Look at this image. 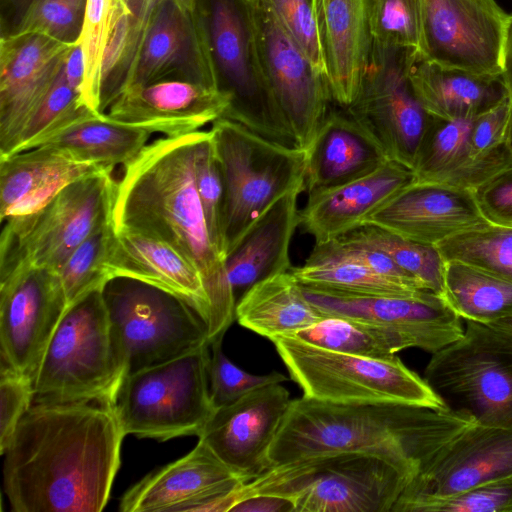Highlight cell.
<instances>
[{"instance_id": "cell-14", "label": "cell", "mask_w": 512, "mask_h": 512, "mask_svg": "<svg viewBox=\"0 0 512 512\" xmlns=\"http://www.w3.org/2000/svg\"><path fill=\"white\" fill-rule=\"evenodd\" d=\"M509 14L496 0H421V56L440 67L499 76Z\"/></svg>"}, {"instance_id": "cell-40", "label": "cell", "mask_w": 512, "mask_h": 512, "mask_svg": "<svg viewBox=\"0 0 512 512\" xmlns=\"http://www.w3.org/2000/svg\"><path fill=\"white\" fill-rule=\"evenodd\" d=\"M114 232L111 218L84 240L56 271L68 306L89 292L102 289L109 280L104 263Z\"/></svg>"}, {"instance_id": "cell-45", "label": "cell", "mask_w": 512, "mask_h": 512, "mask_svg": "<svg viewBox=\"0 0 512 512\" xmlns=\"http://www.w3.org/2000/svg\"><path fill=\"white\" fill-rule=\"evenodd\" d=\"M263 1L327 83L325 50L314 0Z\"/></svg>"}, {"instance_id": "cell-34", "label": "cell", "mask_w": 512, "mask_h": 512, "mask_svg": "<svg viewBox=\"0 0 512 512\" xmlns=\"http://www.w3.org/2000/svg\"><path fill=\"white\" fill-rule=\"evenodd\" d=\"M442 297L464 321L512 319V281L459 261H445Z\"/></svg>"}, {"instance_id": "cell-55", "label": "cell", "mask_w": 512, "mask_h": 512, "mask_svg": "<svg viewBox=\"0 0 512 512\" xmlns=\"http://www.w3.org/2000/svg\"><path fill=\"white\" fill-rule=\"evenodd\" d=\"M498 324L504 325V326L512 329V319L498 322Z\"/></svg>"}, {"instance_id": "cell-35", "label": "cell", "mask_w": 512, "mask_h": 512, "mask_svg": "<svg viewBox=\"0 0 512 512\" xmlns=\"http://www.w3.org/2000/svg\"><path fill=\"white\" fill-rule=\"evenodd\" d=\"M289 336L319 348L374 358H391L414 348L406 336L391 328L344 316H324Z\"/></svg>"}, {"instance_id": "cell-49", "label": "cell", "mask_w": 512, "mask_h": 512, "mask_svg": "<svg viewBox=\"0 0 512 512\" xmlns=\"http://www.w3.org/2000/svg\"><path fill=\"white\" fill-rule=\"evenodd\" d=\"M510 116L507 96L495 107L475 118L471 142L477 155L487 154L508 143Z\"/></svg>"}, {"instance_id": "cell-20", "label": "cell", "mask_w": 512, "mask_h": 512, "mask_svg": "<svg viewBox=\"0 0 512 512\" xmlns=\"http://www.w3.org/2000/svg\"><path fill=\"white\" fill-rule=\"evenodd\" d=\"M74 43L33 34L2 36L0 157L11 153L24 125L48 93Z\"/></svg>"}, {"instance_id": "cell-7", "label": "cell", "mask_w": 512, "mask_h": 512, "mask_svg": "<svg viewBox=\"0 0 512 512\" xmlns=\"http://www.w3.org/2000/svg\"><path fill=\"white\" fill-rule=\"evenodd\" d=\"M290 379L303 396L342 404L399 403L446 408L426 380L400 358H374L331 351L293 336L272 340Z\"/></svg>"}, {"instance_id": "cell-46", "label": "cell", "mask_w": 512, "mask_h": 512, "mask_svg": "<svg viewBox=\"0 0 512 512\" xmlns=\"http://www.w3.org/2000/svg\"><path fill=\"white\" fill-rule=\"evenodd\" d=\"M410 512H512V477L421 501Z\"/></svg>"}, {"instance_id": "cell-19", "label": "cell", "mask_w": 512, "mask_h": 512, "mask_svg": "<svg viewBox=\"0 0 512 512\" xmlns=\"http://www.w3.org/2000/svg\"><path fill=\"white\" fill-rule=\"evenodd\" d=\"M243 482L198 439L188 454L147 474L127 490L119 509L123 512H227L228 495Z\"/></svg>"}, {"instance_id": "cell-24", "label": "cell", "mask_w": 512, "mask_h": 512, "mask_svg": "<svg viewBox=\"0 0 512 512\" xmlns=\"http://www.w3.org/2000/svg\"><path fill=\"white\" fill-rule=\"evenodd\" d=\"M415 180L413 169L389 159L361 178L307 197L299 226L315 244L337 239Z\"/></svg>"}, {"instance_id": "cell-48", "label": "cell", "mask_w": 512, "mask_h": 512, "mask_svg": "<svg viewBox=\"0 0 512 512\" xmlns=\"http://www.w3.org/2000/svg\"><path fill=\"white\" fill-rule=\"evenodd\" d=\"M473 194L488 222L512 227V165L482 183Z\"/></svg>"}, {"instance_id": "cell-22", "label": "cell", "mask_w": 512, "mask_h": 512, "mask_svg": "<svg viewBox=\"0 0 512 512\" xmlns=\"http://www.w3.org/2000/svg\"><path fill=\"white\" fill-rule=\"evenodd\" d=\"M363 223L435 246L454 234L490 222L481 214L472 190L413 182L367 216Z\"/></svg>"}, {"instance_id": "cell-28", "label": "cell", "mask_w": 512, "mask_h": 512, "mask_svg": "<svg viewBox=\"0 0 512 512\" xmlns=\"http://www.w3.org/2000/svg\"><path fill=\"white\" fill-rule=\"evenodd\" d=\"M327 64L332 103L349 107L368 66L371 40L369 0H314Z\"/></svg>"}, {"instance_id": "cell-12", "label": "cell", "mask_w": 512, "mask_h": 512, "mask_svg": "<svg viewBox=\"0 0 512 512\" xmlns=\"http://www.w3.org/2000/svg\"><path fill=\"white\" fill-rule=\"evenodd\" d=\"M113 168L79 179L35 213L3 223L0 276L19 265L58 271L70 254L112 218Z\"/></svg>"}, {"instance_id": "cell-23", "label": "cell", "mask_w": 512, "mask_h": 512, "mask_svg": "<svg viewBox=\"0 0 512 512\" xmlns=\"http://www.w3.org/2000/svg\"><path fill=\"white\" fill-rule=\"evenodd\" d=\"M104 267L109 280L128 277L178 296L209 327L212 310L202 275L168 243L136 231L115 230Z\"/></svg>"}, {"instance_id": "cell-36", "label": "cell", "mask_w": 512, "mask_h": 512, "mask_svg": "<svg viewBox=\"0 0 512 512\" xmlns=\"http://www.w3.org/2000/svg\"><path fill=\"white\" fill-rule=\"evenodd\" d=\"M132 13L126 0H87L78 39L84 58L81 105L101 112L103 69L106 52L119 26Z\"/></svg>"}, {"instance_id": "cell-31", "label": "cell", "mask_w": 512, "mask_h": 512, "mask_svg": "<svg viewBox=\"0 0 512 512\" xmlns=\"http://www.w3.org/2000/svg\"><path fill=\"white\" fill-rule=\"evenodd\" d=\"M235 313L241 326L270 341L289 336L323 317L305 298L291 271L252 285L238 299Z\"/></svg>"}, {"instance_id": "cell-8", "label": "cell", "mask_w": 512, "mask_h": 512, "mask_svg": "<svg viewBox=\"0 0 512 512\" xmlns=\"http://www.w3.org/2000/svg\"><path fill=\"white\" fill-rule=\"evenodd\" d=\"M512 477V428L483 424L450 409H434L420 469L392 512Z\"/></svg>"}, {"instance_id": "cell-25", "label": "cell", "mask_w": 512, "mask_h": 512, "mask_svg": "<svg viewBox=\"0 0 512 512\" xmlns=\"http://www.w3.org/2000/svg\"><path fill=\"white\" fill-rule=\"evenodd\" d=\"M476 117L430 118L413 166L415 182L437 183L474 190L512 165L508 143L477 155L471 135Z\"/></svg>"}, {"instance_id": "cell-52", "label": "cell", "mask_w": 512, "mask_h": 512, "mask_svg": "<svg viewBox=\"0 0 512 512\" xmlns=\"http://www.w3.org/2000/svg\"><path fill=\"white\" fill-rule=\"evenodd\" d=\"M64 73L68 83L80 93L84 82V58L82 49L78 40L74 43L73 47L68 52L64 62Z\"/></svg>"}, {"instance_id": "cell-42", "label": "cell", "mask_w": 512, "mask_h": 512, "mask_svg": "<svg viewBox=\"0 0 512 512\" xmlns=\"http://www.w3.org/2000/svg\"><path fill=\"white\" fill-rule=\"evenodd\" d=\"M194 175L209 233L214 244L226 259L223 230L224 185L211 130H199L197 133Z\"/></svg>"}, {"instance_id": "cell-21", "label": "cell", "mask_w": 512, "mask_h": 512, "mask_svg": "<svg viewBox=\"0 0 512 512\" xmlns=\"http://www.w3.org/2000/svg\"><path fill=\"white\" fill-rule=\"evenodd\" d=\"M231 94L189 79H163L121 93L106 114L151 133L178 136L198 131L226 113Z\"/></svg>"}, {"instance_id": "cell-27", "label": "cell", "mask_w": 512, "mask_h": 512, "mask_svg": "<svg viewBox=\"0 0 512 512\" xmlns=\"http://www.w3.org/2000/svg\"><path fill=\"white\" fill-rule=\"evenodd\" d=\"M307 152V197L361 178L389 160L374 137L345 109L330 108Z\"/></svg>"}, {"instance_id": "cell-4", "label": "cell", "mask_w": 512, "mask_h": 512, "mask_svg": "<svg viewBox=\"0 0 512 512\" xmlns=\"http://www.w3.org/2000/svg\"><path fill=\"white\" fill-rule=\"evenodd\" d=\"M411 480L374 454L328 453L269 467L233 491L232 507L245 497L270 494L289 499L294 512H392Z\"/></svg>"}, {"instance_id": "cell-50", "label": "cell", "mask_w": 512, "mask_h": 512, "mask_svg": "<svg viewBox=\"0 0 512 512\" xmlns=\"http://www.w3.org/2000/svg\"><path fill=\"white\" fill-rule=\"evenodd\" d=\"M348 253L365 264L374 272L406 284L418 290H427L413 276L400 268L381 250L356 239L342 235L334 239ZM428 291V290H427Z\"/></svg>"}, {"instance_id": "cell-6", "label": "cell", "mask_w": 512, "mask_h": 512, "mask_svg": "<svg viewBox=\"0 0 512 512\" xmlns=\"http://www.w3.org/2000/svg\"><path fill=\"white\" fill-rule=\"evenodd\" d=\"M123 379L205 345L208 328L183 299L151 284L114 277L102 288Z\"/></svg>"}, {"instance_id": "cell-29", "label": "cell", "mask_w": 512, "mask_h": 512, "mask_svg": "<svg viewBox=\"0 0 512 512\" xmlns=\"http://www.w3.org/2000/svg\"><path fill=\"white\" fill-rule=\"evenodd\" d=\"M302 192L304 185L280 197L227 255L226 272L236 301L255 283L292 269L289 251L300 224L297 202Z\"/></svg>"}, {"instance_id": "cell-9", "label": "cell", "mask_w": 512, "mask_h": 512, "mask_svg": "<svg viewBox=\"0 0 512 512\" xmlns=\"http://www.w3.org/2000/svg\"><path fill=\"white\" fill-rule=\"evenodd\" d=\"M424 379L448 409L512 428V329L465 321L463 335L432 354Z\"/></svg>"}, {"instance_id": "cell-15", "label": "cell", "mask_w": 512, "mask_h": 512, "mask_svg": "<svg viewBox=\"0 0 512 512\" xmlns=\"http://www.w3.org/2000/svg\"><path fill=\"white\" fill-rule=\"evenodd\" d=\"M407 55L371 48L359 94L343 109L374 137L389 159L413 169L431 116L411 88Z\"/></svg>"}, {"instance_id": "cell-18", "label": "cell", "mask_w": 512, "mask_h": 512, "mask_svg": "<svg viewBox=\"0 0 512 512\" xmlns=\"http://www.w3.org/2000/svg\"><path fill=\"white\" fill-rule=\"evenodd\" d=\"M289 391L274 383L216 408L198 439L241 480L269 468L268 452L291 403Z\"/></svg>"}, {"instance_id": "cell-5", "label": "cell", "mask_w": 512, "mask_h": 512, "mask_svg": "<svg viewBox=\"0 0 512 512\" xmlns=\"http://www.w3.org/2000/svg\"><path fill=\"white\" fill-rule=\"evenodd\" d=\"M224 185L225 256L289 190L304 185L307 152L269 140L221 117L212 123Z\"/></svg>"}, {"instance_id": "cell-51", "label": "cell", "mask_w": 512, "mask_h": 512, "mask_svg": "<svg viewBox=\"0 0 512 512\" xmlns=\"http://www.w3.org/2000/svg\"><path fill=\"white\" fill-rule=\"evenodd\" d=\"M230 512H294V505L281 496L255 494L239 500Z\"/></svg>"}, {"instance_id": "cell-3", "label": "cell", "mask_w": 512, "mask_h": 512, "mask_svg": "<svg viewBox=\"0 0 512 512\" xmlns=\"http://www.w3.org/2000/svg\"><path fill=\"white\" fill-rule=\"evenodd\" d=\"M431 409L399 403H332L302 396L289 405L268 452L269 467L328 453L363 452L388 460L413 480Z\"/></svg>"}, {"instance_id": "cell-41", "label": "cell", "mask_w": 512, "mask_h": 512, "mask_svg": "<svg viewBox=\"0 0 512 512\" xmlns=\"http://www.w3.org/2000/svg\"><path fill=\"white\" fill-rule=\"evenodd\" d=\"M88 112L92 111L81 105L80 93L68 83L63 65L48 93L24 125L9 155L36 147L43 138Z\"/></svg>"}, {"instance_id": "cell-1", "label": "cell", "mask_w": 512, "mask_h": 512, "mask_svg": "<svg viewBox=\"0 0 512 512\" xmlns=\"http://www.w3.org/2000/svg\"><path fill=\"white\" fill-rule=\"evenodd\" d=\"M124 437L110 399L33 401L1 454L12 510L102 511Z\"/></svg>"}, {"instance_id": "cell-33", "label": "cell", "mask_w": 512, "mask_h": 512, "mask_svg": "<svg viewBox=\"0 0 512 512\" xmlns=\"http://www.w3.org/2000/svg\"><path fill=\"white\" fill-rule=\"evenodd\" d=\"M299 284L359 295H411L421 291L378 274L336 240L315 244L305 262L290 270Z\"/></svg>"}, {"instance_id": "cell-44", "label": "cell", "mask_w": 512, "mask_h": 512, "mask_svg": "<svg viewBox=\"0 0 512 512\" xmlns=\"http://www.w3.org/2000/svg\"><path fill=\"white\" fill-rule=\"evenodd\" d=\"M222 341L223 338H218L210 344L208 378L210 396L215 409L265 385L288 380L284 374L277 371L255 375L239 368L223 352Z\"/></svg>"}, {"instance_id": "cell-16", "label": "cell", "mask_w": 512, "mask_h": 512, "mask_svg": "<svg viewBox=\"0 0 512 512\" xmlns=\"http://www.w3.org/2000/svg\"><path fill=\"white\" fill-rule=\"evenodd\" d=\"M67 308L56 271L23 264L1 275V364L32 378Z\"/></svg>"}, {"instance_id": "cell-37", "label": "cell", "mask_w": 512, "mask_h": 512, "mask_svg": "<svg viewBox=\"0 0 512 512\" xmlns=\"http://www.w3.org/2000/svg\"><path fill=\"white\" fill-rule=\"evenodd\" d=\"M343 235L381 250L425 289L442 296L445 261L436 246L405 238L371 223H362Z\"/></svg>"}, {"instance_id": "cell-26", "label": "cell", "mask_w": 512, "mask_h": 512, "mask_svg": "<svg viewBox=\"0 0 512 512\" xmlns=\"http://www.w3.org/2000/svg\"><path fill=\"white\" fill-rule=\"evenodd\" d=\"M106 169L50 145L0 157L1 222L37 212L69 184Z\"/></svg>"}, {"instance_id": "cell-11", "label": "cell", "mask_w": 512, "mask_h": 512, "mask_svg": "<svg viewBox=\"0 0 512 512\" xmlns=\"http://www.w3.org/2000/svg\"><path fill=\"white\" fill-rule=\"evenodd\" d=\"M122 380L102 289H96L63 314L32 377L33 401H114Z\"/></svg>"}, {"instance_id": "cell-54", "label": "cell", "mask_w": 512, "mask_h": 512, "mask_svg": "<svg viewBox=\"0 0 512 512\" xmlns=\"http://www.w3.org/2000/svg\"><path fill=\"white\" fill-rule=\"evenodd\" d=\"M3 3H7V5H13L14 7H24L32 1V0H2Z\"/></svg>"}, {"instance_id": "cell-32", "label": "cell", "mask_w": 512, "mask_h": 512, "mask_svg": "<svg viewBox=\"0 0 512 512\" xmlns=\"http://www.w3.org/2000/svg\"><path fill=\"white\" fill-rule=\"evenodd\" d=\"M150 135V131L106 113L88 112L43 138L37 146H55L79 160L114 168L135 158Z\"/></svg>"}, {"instance_id": "cell-30", "label": "cell", "mask_w": 512, "mask_h": 512, "mask_svg": "<svg viewBox=\"0 0 512 512\" xmlns=\"http://www.w3.org/2000/svg\"><path fill=\"white\" fill-rule=\"evenodd\" d=\"M406 60L411 88L432 117L443 120L477 117L507 98L501 75L447 69L413 55H407Z\"/></svg>"}, {"instance_id": "cell-10", "label": "cell", "mask_w": 512, "mask_h": 512, "mask_svg": "<svg viewBox=\"0 0 512 512\" xmlns=\"http://www.w3.org/2000/svg\"><path fill=\"white\" fill-rule=\"evenodd\" d=\"M210 345L126 376L114 398L123 433L166 441L198 435L212 416Z\"/></svg>"}, {"instance_id": "cell-38", "label": "cell", "mask_w": 512, "mask_h": 512, "mask_svg": "<svg viewBox=\"0 0 512 512\" xmlns=\"http://www.w3.org/2000/svg\"><path fill=\"white\" fill-rule=\"evenodd\" d=\"M435 246L444 261H459L512 281V227L488 223Z\"/></svg>"}, {"instance_id": "cell-47", "label": "cell", "mask_w": 512, "mask_h": 512, "mask_svg": "<svg viewBox=\"0 0 512 512\" xmlns=\"http://www.w3.org/2000/svg\"><path fill=\"white\" fill-rule=\"evenodd\" d=\"M34 399L32 378L0 365V453Z\"/></svg>"}, {"instance_id": "cell-2", "label": "cell", "mask_w": 512, "mask_h": 512, "mask_svg": "<svg viewBox=\"0 0 512 512\" xmlns=\"http://www.w3.org/2000/svg\"><path fill=\"white\" fill-rule=\"evenodd\" d=\"M199 131V130H198ZM198 131L148 143L123 168L112 209L115 230L156 237L201 273L210 300V344L236 320L226 259L214 244L197 192L194 154Z\"/></svg>"}, {"instance_id": "cell-17", "label": "cell", "mask_w": 512, "mask_h": 512, "mask_svg": "<svg viewBox=\"0 0 512 512\" xmlns=\"http://www.w3.org/2000/svg\"><path fill=\"white\" fill-rule=\"evenodd\" d=\"M305 298L324 316L351 317L391 328L431 354L457 341L461 318L431 291L411 295H359L301 285Z\"/></svg>"}, {"instance_id": "cell-56", "label": "cell", "mask_w": 512, "mask_h": 512, "mask_svg": "<svg viewBox=\"0 0 512 512\" xmlns=\"http://www.w3.org/2000/svg\"><path fill=\"white\" fill-rule=\"evenodd\" d=\"M237 1L240 3V5H241L242 7H244V6H246V5H249V4L253 3V2H254V1H256V0H237Z\"/></svg>"}, {"instance_id": "cell-53", "label": "cell", "mask_w": 512, "mask_h": 512, "mask_svg": "<svg viewBox=\"0 0 512 512\" xmlns=\"http://www.w3.org/2000/svg\"><path fill=\"white\" fill-rule=\"evenodd\" d=\"M501 77L507 90L510 105L508 144L512 150V14H509L502 59Z\"/></svg>"}, {"instance_id": "cell-43", "label": "cell", "mask_w": 512, "mask_h": 512, "mask_svg": "<svg viewBox=\"0 0 512 512\" xmlns=\"http://www.w3.org/2000/svg\"><path fill=\"white\" fill-rule=\"evenodd\" d=\"M87 0H32L11 35H43L66 43L79 39Z\"/></svg>"}, {"instance_id": "cell-39", "label": "cell", "mask_w": 512, "mask_h": 512, "mask_svg": "<svg viewBox=\"0 0 512 512\" xmlns=\"http://www.w3.org/2000/svg\"><path fill=\"white\" fill-rule=\"evenodd\" d=\"M371 48L421 56V0H369Z\"/></svg>"}, {"instance_id": "cell-13", "label": "cell", "mask_w": 512, "mask_h": 512, "mask_svg": "<svg viewBox=\"0 0 512 512\" xmlns=\"http://www.w3.org/2000/svg\"><path fill=\"white\" fill-rule=\"evenodd\" d=\"M242 8L256 75L307 151L332 103L327 83L263 0Z\"/></svg>"}]
</instances>
